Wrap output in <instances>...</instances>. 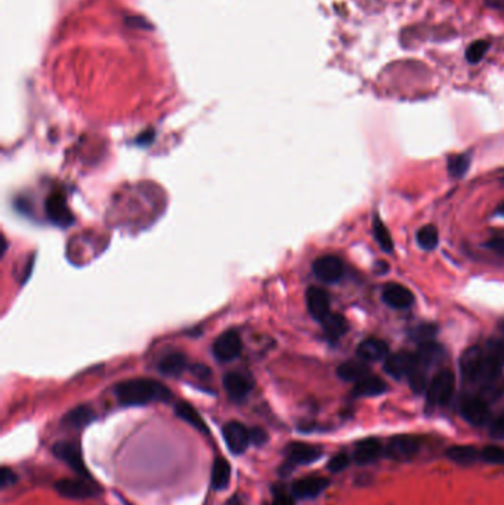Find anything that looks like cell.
I'll return each mask as SVG.
<instances>
[{
    "instance_id": "obj_1",
    "label": "cell",
    "mask_w": 504,
    "mask_h": 505,
    "mask_svg": "<svg viewBox=\"0 0 504 505\" xmlns=\"http://www.w3.org/2000/svg\"><path fill=\"white\" fill-rule=\"evenodd\" d=\"M116 396L121 405L141 406L151 402H166L172 398V392L151 378H132L121 381L116 386Z\"/></svg>"
},
{
    "instance_id": "obj_2",
    "label": "cell",
    "mask_w": 504,
    "mask_h": 505,
    "mask_svg": "<svg viewBox=\"0 0 504 505\" xmlns=\"http://www.w3.org/2000/svg\"><path fill=\"white\" fill-rule=\"evenodd\" d=\"M456 390V377L453 371L442 370L435 375L428 389V402L432 406H447L451 402Z\"/></svg>"
},
{
    "instance_id": "obj_3",
    "label": "cell",
    "mask_w": 504,
    "mask_h": 505,
    "mask_svg": "<svg viewBox=\"0 0 504 505\" xmlns=\"http://www.w3.org/2000/svg\"><path fill=\"white\" fill-rule=\"evenodd\" d=\"M421 449V439L413 434L393 436L385 446V454L393 461H408L414 458Z\"/></svg>"
},
{
    "instance_id": "obj_4",
    "label": "cell",
    "mask_w": 504,
    "mask_h": 505,
    "mask_svg": "<svg viewBox=\"0 0 504 505\" xmlns=\"http://www.w3.org/2000/svg\"><path fill=\"white\" fill-rule=\"evenodd\" d=\"M243 350V341L236 330H228L214 340L213 354L219 362H231L237 359Z\"/></svg>"
},
{
    "instance_id": "obj_5",
    "label": "cell",
    "mask_w": 504,
    "mask_h": 505,
    "mask_svg": "<svg viewBox=\"0 0 504 505\" xmlns=\"http://www.w3.org/2000/svg\"><path fill=\"white\" fill-rule=\"evenodd\" d=\"M460 414L469 424L475 427H482L489 421L491 413H489L488 403L479 398V396H468L460 402Z\"/></svg>"
},
{
    "instance_id": "obj_6",
    "label": "cell",
    "mask_w": 504,
    "mask_h": 505,
    "mask_svg": "<svg viewBox=\"0 0 504 505\" xmlns=\"http://www.w3.org/2000/svg\"><path fill=\"white\" fill-rule=\"evenodd\" d=\"M55 490L61 497L70 499H86L97 497L100 492L97 485L83 479H61L55 483Z\"/></svg>"
},
{
    "instance_id": "obj_7",
    "label": "cell",
    "mask_w": 504,
    "mask_h": 505,
    "mask_svg": "<svg viewBox=\"0 0 504 505\" xmlns=\"http://www.w3.org/2000/svg\"><path fill=\"white\" fill-rule=\"evenodd\" d=\"M46 214L49 217V221L61 228H67L73 223V214L67 206V200L65 195L60 191L57 193H52L48 198H46Z\"/></svg>"
},
{
    "instance_id": "obj_8",
    "label": "cell",
    "mask_w": 504,
    "mask_h": 505,
    "mask_svg": "<svg viewBox=\"0 0 504 505\" xmlns=\"http://www.w3.org/2000/svg\"><path fill=\"white\" fill-rule=\"evenodd\" d=\"M53 455H55L58 459H61L62 462H65L68 467L73 469L77 474L85 476V477H90L83 457H81V452L77 445H74L73 442H57L52 448Z\"/></svg>"
},
{
    "instance_id": "obj_9",
    "label": "cell",
    "mask_w": 504,
    "mask_h": 505,
    "mask_svg": "<svg viewBox=\"0 0 504 505\" xmlns=\"http://www.w3.org/2000/svg\"><path fill=\"white\" fill-rule=\"evenodd\" d=\"M312 270L318 279H321L322 282L327 284H333L342 279L343 277V263L340 261L339 257L336 256H322L314 262V266H312Z\"/></svg>"
},
{
    "instance_id": "obj_10",
    "label": "cell",
    "mask_w": 504,
    "mask_h": 505,
    "mask_svg": "<svg viewBox=\"0 0 504 505\" xmlns=\"http://www.w3.org/2000/svg\"><path fill=\"white\" fill-rule=\"evenodd\" d=\"M224 439L229 450L236 455L246 452L250 443V430L244 427L238 421H229L224 427Z\"/></svg>"
},
{
    "instance_id": "obj_11",
    "label": "cell",
    "mask_w": 504,
    "mask_h": 505,
    "mask_svg": "<svg viewBox=\"0 0 504 505\" xmlns=\"http://www.w3.org/2000/svg\"><path fill=\"white\" fill-rule=\"evenodd\" d=\"M253 386L252 377L244 373H228L224 377V387L233 401L246 399L253 390Z\"/></svg>"
},
{
    "instance_id": "obj_12",
    "label": "cell",
    "mask_w": 504,
    "mask_h": 505,
    "mask_svg": "<svg viewBox=\"0 0 504 505\" xmlns=\"http://www.w3.org/2000/svg\"><path fill=\"white\" fill-rule=\"evenodd\" d=\"M306 306L311 313V317L322 322L327 317L330 315V297L325 290L320 286H311L306 291Z\"/></svg>"
},
{
    "instance_id": "obj_13",
    "label": "cell",
    "mask_w": 504,
    "mask_h": 505,
    "mask_svg": "<svg viewBox=\"0 0 504 505\" xmlns=\"http://www.w3.org/2000/svg\"><path fill=\"white\" fill-rule=\"evenodd\" d=\"M329 483H330L329 479L324 476H308L304 477V479H299L297 482H294L292 487V494L293 497L301 499L315 498L329 487Z\"/></svg>"
},
{
    "instance_id": "obj_14",
    "label": "cell",
    "mask_w": 504,
    "mask_h": 505,
    "mask_svg": "<svg viewBox=\"0 0 504 505\" xmlns=\"http://www.w3.org/2000/svg\"><path fill=\"white\" fill-rule=\"evenodd\" d=\"M416 354L408 352H398L386 358L385 371L393 378L408 377L416 368Z\"/></svg>"
},
{
    "instance_id": "obj_15",
    "label": "cell",
    "mask_w": 504,
    "mask_h": 505,
    "mask_svg": "<svg viewBox=\"0 0 504 505\" xmlns=\"http://www.w3.org/2000/svg\"><path fill=\"white\" fill-rule=\"evenodd\" d=\"M385 445L377 438H367L357 443L355 452H353V458L355 462L360 466H367V464H372L379 459V457L383 454Z\"/></svg>"
},
{
    "instance_id": "obj_16",
    "label": "cell",
    "mask_w": 504,
    "mask_h": 505,
    "mask_svg": "<svg viewBox=\"0 0 504 505\" xmlns=\"http://www.w3.org/2000/svg\"><path fill=\"white\" fill-rule=\"evenodd\" d=\"M383 302L392 309H407L414 302L413 293L400 284H389L383 291Z\"/></svg>"
},
{
    "instance_id": "obj_17",
    "label": "cell",
    "mask_w": 504,
    "mask_h": 505,
    "mask_svg": "<svg viewBox=\"0 0 504 505\" xmlns=\"http://www.w3.org/2000/svg\"><path fill=\"white\" fill-rule=\"evenodd\" d=\"M389 347L383 340L367 338L357 349L358 358L364 362H377L388 358Z\"/></svg>"
},
{
    "instance_id": "obj_18",
    "label": "cell",
    "mask_w": 504,
    "mask_h": 505,
    "mask_svg": "<svg viewBox=\"0 0 504 505\" xmlns=\"http://www.w3.org/2000/svg\"><path fill=\"white\" fill-rule=\"evenodd\" d=\"M322 455V450L318 446L308 443H293L287 450V459L296 466L315 462Z\"/></svg>"
},
{
    "instance_id": "obj_19",
    "label": "cell",
    "mask_w": 504,
    "mask_h": 505,
    "mask_svg": "<svg viewBox=\"0 0 504 505\" xmlns=\"http://www.w3.org/2000/svg\"><path fill=\"white\" fill-rule=\"evenodd\" d=\"M388 390V385L383 380L376 375H367L353 387V394L358 398H372V396H379Z\"/></svg>"
},
{
    "instance_id": "obj_20",
    "label": "cell",
    "mask_w": 504,
    "mask_h": 505,
    "mask_svg": "<svg viewBox=\"0 0 504 505\" xmlns=\"http://www.w3.org/2000/svg\"><path fill=\"white\" fill-rule=\"evenodd\" d=\"M447 457L460 466H472L481 458V450L472 445H456L447 450Z\"/></svg>"
},
{
    "instance_id": "obj_21",
    "label": "cell",
    "mask_w": 504,
    "mask_h": 505,
    "mask_svg": "<svg viewBox=\"0 0 504 505\" xmlns=\"http://www.w3.org/2000/svg\"><path fill=\"white\" fill-rule=\"evenodd\" d=\"M188 366V361L184 353H169L158 364V371L168 377L181 375Z\"/></svg>"
},
{
    "instance_id": "obj_22",
    "label": "cell",
    "mask_w": 504,
    "mask_h": 505,
    "mask_svg": "<svg viewBox=\"0 0 504 505\" xmlns=\"http://www.w3.org/2000/svg\"><path fill=\"white\" fill-rule=\"evenodd\" d=\"M337 375L349 383H358L364 377L370 375V373L364 361H348L337 368Z\"/></svg>"
},
{
    "instance_id": "obj_23",
    "label": "cell",
    "mask_w": 504,
    "mask_h": 505,
    "mask_svg": "<svg viewBox=\"0 0 504 505\" xmlns=\"http://www.w3.org/2000/svg\"><path fill=\"white\" fill-rule=\"evenodd\" d=\"M175 414L178 415L181 420H184L185 422H188L189 426H193L194 429H197V430H200L203 433L209 431L206 422H204V420L200 417V414L197 413V409L193 405H189L186 402L176 403Z\"/></svg>"
},
{
    "instance_id": "obj_24",
    "label": "cell",
    "mask_w": 504,
    "mask_h": 505,
    "mask_svg": "<svg viewBox=\"0 0 504 505\" xmlns=\"http://www.w3.org/2000/svg\"><path fill=\"white\" fill-rule=\"evenodd\" d=\"M93 415L95 414L92 411V408H89L88 405H80L71 409V411H68L62 418V422L65 426L81 429L89 424V422L93 420Z\"/></svg>"
},
{
    "instance_id": "obj_25",
    "label": "cell",
    "mask_w": 504,
    "mask_h": 505,
    "mask_svg": "<svg viewBox=\"0 0 504 505\" xmlns=\"http://www.w3.org/2000/svg\"><path fill=\"white\" fill-rule=\"evenodd\" d=\"M321 324L325 335L332 341L343 337V334L348 331V321L345 319V317L337 315V313H330Z\"/></svg>"
},
{
    "instance_id": "obj_26",
    "label": "cell",
    "mask_w": 504,
    "mask_h": 505,
    "mask_svg": "<svg viewBox=\"0 0 504 505\" xmlns=\"http://www.w3.org/2000/svg\"><path fill=\"white\" fill-rule=\"evenodd\" d=\"M482 357H484V350L478 346H473L463 353V357L460 359V370H461L463 378H465L466 381H469V378L472 377L475 368L478 366Z\"/></svg>"
},
{
    "instance_id": "obj_27",
    "label": "cell",
    "mask_w": 504,
    "mask_h": 505,
    "mask_svg": "<svg viewBox=\"0 0 504 505\" xmlns=\"http://www.w3.org/2000/svg\"><path fill=\"white\" fill-rule=\"evenodd\" d=\"M231 480V466L224 458H217L212 469V486L216 490H222L229 485Z\"/></svg>"
},
{
    "instance_id": "obj_28",
    "label": "cell",
    "mask_w": 504,
    "mask_h": 505,
    "mask_svg": "<svg viewBox=\"0 0 504 505\" xmlns=\"http://www.w3.org/2000/svg\"><path fill=\"white\" fill-rule=\"evenodd\" d=\"M438 241H440L438 229L433 225H426L417 232V244L426 251L437 249Z\"/></svg>"
},
{
    "instance_id": "obj_29",
    "label": "cell",
    "mask_w": 504,
    "mask_h": 505,
    "mask_svg": "<svg viewBox=\"0 0 504 505\" xmlns=\"http://www.w3.org/2000/svg\"><path fill=\"white\" fill-rule=\"evenodd\" d=\"M373 232H374V238L379 242L380 249L386 251V253H392L393 251V241L392 237L389 234L388 228L385 226V223L381 222L379 217H374V223H373Z\"/></svg>"
},
{
    "instance_id": "obj_30",
    "label": "cell",
    "mask_w": 504,
    "mask_h": 505,
    "mask_svg": "<svg viewBox=\"0 0 504 505\" xmlns=\"http://www.w3.org/2000/svg\"><path fill=\"white\" fill-rule=\"evenodd\" d=\"M470 167V157L468 154L451 155L448 160V172L453 177H463Z\"/></svg>"
},
{
    "instance_id": "obj_31",
    "label": "cell",
    "mask_w": 504,
    "mask_h": 505,
    "mask_svg": "<svg viewBox=\"0 0 504 505\" xmlns=\"http://www.w3.org/2000/svg\"><path fill=\"white\" fill-rule=\"evenodd\" d=\"M481 458L494 466H504V448L497 445H486L481 450Z\"/></svg>"
},
{
    "instance_id": "obj_32",
    "label": "cell",
    "mask_w": 504,
    "mask_h": 505,
    "mask_svg": "<svg viewBox=\"0 0 504 505\" xmlns=\"http://www.w3.org/2000/svg\"><path fill=\"white\" fill-rule=\"evenodd\" d=\"M488 48H489V45H488V42H485V40H478V42L472 43L470 48H469L468 52H466L468 61L472 62V64L479 62V61L484 58V55L486 53Z\"/></svg>"
},
{
    "instance_id": "obj_33",
    "label": "cell",
    "mask_w": 504,
    "mask_h": 505,
    "mask_svg": "<svg viewBox=\"0 0 504 505\" xmlns=\"http://www.w3.org/2000/svg\"><path fill=\"white\" fill-rule=\"evenodd\" d=\"M350 464V457L346 452H337L336 455L332 457V459L327 464V469H329L332 473H340L349 467Z\"/></svg>"
},
{
    "instance_id": "obj_34",
    "label": "cell",
    "mask_w": 504,
    "mask_h": 505,
    "mask_svg": "<svg viewBox=\"0 0 504 505\" xmlns=\"http://www.w3.org/2000/svg\"><path fill=\"white\" fill-rule=\"evenodd\" d=\"M272 505H296L293 495L285 492L284 489H274V504Z\"/></svg>"
},
{
    "instance_id": "obj_35",
    "label": "cell",
    "mask_w": 504,
    "mask_h": 505,
    "mask_svg": "<svg viewBox=\"0 0 504 505\" xmlns=\"http://www.w3.org/2000/svg\"><path fill=\"white\" fill-rule=\"evenodd\" d=\"M268 442V434L261 427L250 429V443L256 446H264Z\"/></svg>"
},
{
    "instance_id": "obj_36",
    "label": "cell",
    "mask_w": 504,
    "mask_h": 505,
    "mask_svg": "<svg viewBox=\"0 0 504 505\" xmlns=\"http://www.w3.org/2000/svg\"><path fill=\"white\" fill-rule=\"evenodd\" d=\"M17 480H18V476L15 474V471L8 469V467L2 469V474H0V485H2V487H8V486L15 485Z\"/></svg>"
},
{
    "instance_id": "obj_37",
    "label": "cell",
    "mask_w": 504,
    "mask_h": 505,
    "mask_svg": "<svg viewBox=\"0 0 504 505\" xmlns=\"http://www.w3.org/2000/svg\"><path fill=\"white\" fill-rule=\"evenodd\" d=\"M491 436L496 439H504V415L497 417L493 422H491Z\"/></svg>"
},
{
    "instance_id": "obj_38",
    "label": "cell",
    "mask_w": 504,
    "mask_h": 505,
    "mask_svg": "<svg viewBox=\"0 0 504 505\" xmlns=\"http://www.w3.org/2000/svg\"><path fill=\"white\" fill-rule=\"evenodd\" d=\"M433 334H435V328H433V326H430V325H423V326H418L416 334H414V337H416L417 340L423 341V343H426V341L430 340V337H433Z\"/></svg>"
},
{
    "instance_id": "obj_39",
    "label": "cell",
    "mask_w": 504,
    "mask_h": 505,
    "mask_svg": "<svg viewBox=\"0 0 504 505\" xmlns=\"http://www.w3.org/2000/svg\"><path fill=\"white\" fill-rule=\"evenodd\" d=\"M488 249H491L494 253L504 257V238H494L486 244Z\"/></svg>"
},
{
    "instance_id": "obj_40",
    "label": "cell",
    "mask_w": 504,
    "mask_h": 505,
    "mask_svg": "<svg viewBox=\"0 0 504 505\" xmlns=\"http://www.w3.org/2000/svg\"><path fill=\"white\" fill-rule=\"evenodd\" d=\"M193 373H194L197 377H200V378H204V377H209V375H210L209 368L203 366V365H196V366H193Z\"/></svg>"
},
{
    "instance_id": "obj_41",
    "label": "cell",
    "mask_w": 504,
    "mask_h": 505,
    "mask_svg": "<svg viewBox=\"0 0 504 505\" xmlns=\"http://www.w3.org/2000/svg\"><path fill=\"white\" fill-rule=\"evenodd\" d=\"M485 2L493 6V8H497V9H504V0H485Z\"/></svg>"
},
{
    "instance_id": "obj_42",
    "label": "cell",
    "mask_w": 504,
    "mask_h": 505,
    "mask_svg": "<svg viewBox=\"0 0 504 505\" xmlns=\"http://www.w3.org/2000/svg\"><path fill=\"white\" fill-rule=\"evenodd\" d=\"M225 505H244V504H243V499H241L238 495H234V497H231V498L225 502Z\"/></svg>"
},
{
    "instance_id": "obj_43",
    "label": "cell",
    "mask_w": 504,
    "mask_h": 505,
    "mask_svg": "<svg viewBox=\"0 0 504 505\" xmlns=\"http://www.w3.org/2000/svg\"><path fill=\"white\" fill-rule=\"evenodd\" d=\"M497 214H500V216H503L504 217V201L500 204V206H498V209H497Z\"/></svg>"
},
{
    "instance_id": "obj_44",
    "label": "cell",
    "mask_w": 504,
    "mask_h": 505,
    "mask_svg": "<svg viewBox=\"0 0 504 505\" xmlns=\"http://www.w3.org/2000/svg\"><path fill=\"white\" fill-rule=\"evenodd\" d=\"M501 330L504 331V322H501Z\"/></svg>"
},
{
    "instance_id": "obj_45",
    "label": "cell",
    "mask_w": 504,
    "mask_h": 505,
    "mask_svg": "<svg viewBox=\"0 0 504 505\" xmlns=\"http://www.w3.org/2000/svg\"><path fill=\"white\" fill-rule=\"evenodd\" d=\"M503 184H504V179H503Z\"/></svg>"
}]
</instances>
